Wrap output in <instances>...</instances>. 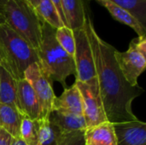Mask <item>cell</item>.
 <instances>
[{"label": "cell", "instance_id": "f546056e", "mask_svg": "<svg viewBox=\"0 0 146 145\" xmlns=\"http://www.w3.org/2000/svg\"><path fill=\"white\" fill-rule=\"evenodd\" d=\"M7 0H0V13L3 14V6L5 4Z\"/></svg>", "mask_w": 146, "mask_h": 145}, {"label": "cell", "instance_id": "7402d4cb", "mask_svg": "<svg viewBox=\"0 0 146 145\" xmlns=\"http://www.w3.org/2000/svg\"><path fill=\"white\" fill-rule=\"evenodd\" d=\"M56 38L61 47L74 58L75 51V41L74 32L66 26L56 29Z\"/></svg>", "mask_w": 146, "mask_h": 145}, {"label": "cell", "instance_id": "e0dca14e", "mask_svg": "<svg viewBox=\"0 0 146 145\" xmlns=\"http://www.w3.org/2000/svg\"><path fill=\"white\" fill-rule=\"evenodd\" d=\"M16 79L3 66H0V103L15 107Z\"/></svg>", "mask_w": 146, "mask_h": 145}, {"label": "cell", "instance_id": "d4e9b609", "mask_svg": "<svg viewBox=\"0 0 146 145\" xmlns=\"http://www.w3.org/2000/svg\"><path fill=\"white\" fill-rule=\"evenodd\" d=\"M12 140L13 137L5 130L0 127V145H10Z\"/></svg>", "mask_w": 146, "mask_h": 145}, {"label": "cell", "instance_id": "277c9868", "mask_svg": "<svg viewBox=\"0 0 146 145\" xmlns=\"http://www.w3.org/2000/svg\"><path fill=\"white\" fill-rule=\"evenodd\" d=\"M0 46L6 59V69L16 79H24L26 69L39 63L37 50L6 23L0 26Z\"/></svg>", "mask_w": 146, "mask_h": 145}, {"label": "cell", "instance_id": "7a4b0ae2", "mask_svg": "<svg viewBox=\"0 0 146 145\" xmlns=\"http://www.w3.org/2000/svg\"><path fill=\"white\" fill-rule=\"evenodd\" d=\"M41 30V44L37 50L38 66L52 82L57 81L66 89L67 78L71 74H76L74 60L58 44L56 38V28L42 22Z\"/></svg>", "mask_w": 146, "mask_h": 145}, {"label": "cell", "instance_id": "4fadbf2b", "mask_svg": "<svg viewBox=\"0 0 146 145\" xmlns=\"http://www.w3.org/2000/svg\"><path fill=\"white\" fill-rule=\"evenodd\" d=\"M66 26L73 31L82 28L87 12L84 0H61Z\"/></svg>", "mask_w": 146, "mask_h": 145}, {"label": "cell", "instance_id": "83f0119b", "mask_svg": "<svg viewBox=\"0 0 146 145\" xmlns=\"http://www.w3.org/2000/svg\"><path fill=\"white\" fill-rule=\"evenodd\" d=\"M10 145H26L21 138H13L12 143Z\"/></svg>", "mask_w": 146, "mask_h": 145}, {"label": "cell", "instance_id": "9a60e30c", "mask_svg": "<svg viewBox=\"0 0 146 145\" xmlns=\"http://www.w3.org/2000/svg\"><path fill=\"white\" fill-rule=\"evenodd\" d=\"M48 120L56 126L62 132L86 130L87 128L83 115L52 110Z\"/></svg>", "mask_w": 146, "mask_h": 145}, {"label": "cell", "instance_id": "4316f807", "mask_svg": "<svg viewBox=\"0 0 146 145\" xmlns=\"http://www.w3.org/2000/svg\"><path fill=\"white\" fill-rule=\"evenodd\" d=\"M0 66H3L6 69V59H5V56L3 54V51L1 46H0Z\"/></svg>", "mask_w": 146, "mask_h": 145}, {"label": "cell", "instance_id": "3957f363", "mask_svg": "<svg viewBox=\"0 0 146 145\" xmlns=\"http://www.w3.org/2000/svg\"><path fill=\"white\" fill-rule=\"evenodd\" d=\"M5 23L36 50L42 38V21L26 0H7L3 9Z\"/></svg>", "mask_w": 146, "mask_h": 145}, {"label": "cell", "instance_id": "ac0fdd59", "mask_svg": "<svg viewBox=\"0 0 146 145\" xmlns=\"http://www.w3.org/2000/svg\"><path fill=\"white\" fill-rule=\"evenodd\" d=\"M35 11L42 22H45L56 29L64 26L51 0H40Z\"/></svg>", "mask_w": 146, "mask_h": 145}, {"label": "cell", "instance_id": "484cf974", "mask_svg": "<svg viewBox=\"0 0 146 145\" xmlns=\"http://www.w3.org/2000/svg\"><path fill=\"white\" fill-rule=\"evenodd\" d=\"M51 2L53 3V4L55 5L64 26H66V21H65V18H64V15H63V11H62V3H61V0H51Z\"/></svg>", "mask_w": 146, "mask_h": 145}, {"label": "cell", "instance_id": "8fae6325", "mask_svg": "<svg viewBox=\"0 0 146 145\" xmlns=\"http://www.w3.org/2000/svg\"><path fill=\"white\" fill-rule=\"evenodd\" d=\"M53 110L83 115L81 94L75 83L71 87L64 89L63 93L55 98Z\"/></svg>", "mask_w": 146, "mask_h": 145}, {"label": "cell", "instance_id": "5b68a950", "mask_svg": "<svg viewBox=\"0 0 146 145\" xmlns=\"http://www.w3.org/2000/svg\"><path fill=\"white\" fill-rule=\"evenodd\" d=\"M26 79L33 87L40 106L39 120H48L53 110L54 100L56 97L53 91L52 81L43 73L38 63L30 65L24 73Z\"/></svg>", "mask_w": 146, "mask_h": 145}, {"label": "cell", "instance_id": "603a6c76", "mask_svg": "<svg viewBox=\"0 0 146 145\" xmlns=\"http://www.w3.org/2000/svg\"><path fill=\"white\" fill-rule=\"evenodd\" d=\"M58 145H86L85 130L62 132Z\"/></svg>", "mask_w": 146, "mask_h": 145}, {"label": "cell", "instance_id": "2e32d148", "mask_svg": "<svg viewBox=\"0 0 146 145\" xmlns=\"http://www.w3.org/2000/svg\"><path fill=\"white\" fill-rule=\"evenodd\" d=\"M23 115L16 107L0 103V127L13 138H21V125Z\"/></svg>", "mask_w": 146, "mask_h": 145}, {"label": "cell", "instance_id": "4dcf8cb0", "mask_svg": "<svg viewBox=\"0 0 146 145\" xmlns=\"http://www.w3.org/2000/svg\"><path fill=\"white\" fill-rule=\"evenodd\" d=\"M3 23H5V20H4V17H3V14L0 13V26L3 25Z\"/></svg>", "mask_w": 146, "mask_h": 145}, {"label": "cell", "instance_id": "d6986e66", "mask_svg": "<svg viewBox=\"0 0 146 145\" xmlns=\"http://www.w3.org/2000/svg\"><path fill=\"white\" fill-rule=\"evenodd\" d=\"M40 120L23 117L21 125V138L26 145H39Z\"/></svg>", "mask_w": 146, "mask_h": 145}, {"label": "cell", "instance_id": "ffe728a7", "mask_svg": "<svg viewBox=\"0 0 146 145\" xmlns=\"http://www.w3.org/2000/svg\"><path fill=\"white\" fill-rule=\"evenodd\" d=\"M62 131L49 120H40L39 145H58Z\"/></svg>", "mask_w": 146, "mask_h": 145}, {"label": "cell", "instance_id": "ba28073f", "mask_svg": "<svg viewBox=\"0 0 146 145\" xmlns=\"http://www.w3.org/2000/svg\"><path fill=\"white\" fill-rule=\"evenodd\" d=\"M115 56L119 68L127 83L132 86H138V79L145 69L146 56L131 44L125 52H120L116 50Z\"/></svg>", "mask_w": 146, "mask_h": 145}, {"label": "cell", "instance_id": "7c38bea8", "mask_svg": "<svg viewBox=\"0 0 146 145\" xmlns=\"http://www.w3.org/2000/svg\"><path fill=\"white\" fill-rule=\"evenodd\" d=\"M86 145H116L114 124L109 121L87 127L85 130Z\"/></svg>", "mask_w": 146, "mask_h": 145}, {"label": "cell", "instance_id": "9c48e42d", "mask_svg": "<svg viewBox=\"0 0 146 145\" xmlns=\"http://www.w3.org/2000/svg\"><path fill=\"white\" fill-rule=\"evenodd\" d=\"M15 107L23 117L39 120L40 106L37 96L26 79L16 80Z\"/></svg>", "mask_w": 146, "mask_h": 145}, {"label": "cell", "instance_id": "8992f818", "mask_svg": "<svg viewBox=\"0 0 146 145\" xmlns=\"http://www.w3.org/2000/svg\"><path fill=\"white\" fill-rule=\"evenodd\" d=\"M75 41L74 64L77 81L91 82L97 79L94 59L85 27L73 31Z\"/></svg>", "mask_w": 146, "mask_h": 145}, {"label": "cell", "instance_id": "5bb4252c", "mask_svg": "<svg viewBox=\"0 0 146 145\" xmlns=\"http://www.w3.org/2000/svg\"><path fill=\"white\" fill-rule=\"evenodd\" d=\"M95 1L104 7L115 20L133 29L138 36H146V26L142 25L129 11L109 0Z\"/></svg>", "mask_w": 146, "mask_h": 145}, {"label": "cell", "instance_id": "52a82bcc", "mask_svg": "<svg viewBox=\"0 0 146 145\" xmlns=\"http://www.w3.org/2000/svg\"><path fill=\"white\" fill-rule=\"evenodd\" d=\"M82 98L83 117L86 126L91 127L108 121L99 94L97 79L91 82H80L75 80Z\"/></svg>", "mask_w": 146, "mask_h": 145}, {"label": "cell", "instance_id": "30bf717a", "mask_svg": "<svg viewBox=\"0 0 146 145\" xmlns=\"http://www.w3.org/2000/svg\"><path fill=\"white\" fill-rule=\"evenodd\" d=\"M116 145H146V123L139 120L114 124Z\"/></svg>", "mask_w": 146, "mask_h": 145}, {"label": "cell", "instance_id": "f1b7e54d", "mask_svg": "<svg viewBox=\"0 0 146 145\" xmlns=\"http://www.w3.org/2000/svg\"><path fill=\"white\" fill-rule=\"evenodd\" d=\"M27 3H29L34 9L37 7V5L39 3V2H40V0H26Z\"/></svg>", "mask_w": 146, "mask_h": 145}, {"label": "cell", "instance_id": "44dd1931", "mask_svg": "<svg viewBox=\"0 0 146 145\" xmlns=\"http://www.w3.org/2000/svg\"><path fill=\"white\" fill-rule=\"evenodd\" d=\"M129 11L146 26V0H109Z\"/></svg>", "mask_w": 146, "mask_h": 145}, {"label": "cell", "instance_id": "cb8c5ba5", "mask_svg": "<svg viewBox=\"0 0 146 145\" xmlns=\"http://www.w3.org/2000/svg\"><path fill=\"white\" fill-rule=\"evenodd\" d=\"M130 44L143 56H146V36H138V38L131 41Z\"/></svg>", "mask_w": 146, "mask_h": 145}, {"label": "cell", "instance_id": "6da1fadb", "mask_svg": "<svg viewBox=\"0 0 146 145\" xmlns=\"http://www.w3.org/2000/svg\"><path fill=\"white\" fill-rule=\"evenodd\" d=\"M84 27L92 48L99 94L108 121L116 124L138 121L132 104L144 92L143 88L132 86L125 79L115 60L116 49L98 36L88 14Z\"/></svg>", "mask_w": 146, "mask_h": 145}]
</instances>
